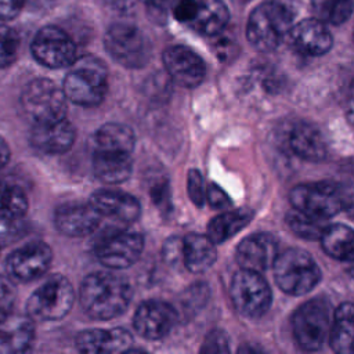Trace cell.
Listing matches in <instances>:
<instances>
[{"label":"cell","instance_id":"16","mask_svg":"<svg viewBox=\"0 0 354 354\" xmlns=\"http://www.w3.org/2000/svg\"><path fill=\"white\" fill-rule=\"evenodd\" d=\"M285 39L295 51L307 57L324 55L333 44L332 33L317 18H307L292 25Z\"/></svg>","mask_w":354,"mask_h":354},{"label":"cell","instance_id":"27","mask_svg":"<svg viewBox=\"0 0 354 354\" xmlns=\"http://www.w3.org/2000/svg\"><path fill=\"white\" fill-rule=\"evenodd\" d=\"M136 144L134 131L123 123L109 122L102 124L94 134V151L133 153Z\"/></svg>","mask_w":354,"mask_h":354},{"label":"cell","instance_id":"19","mask_svg":"<svg viewBox=\"0 0 354 354\" xmlns=\"http://www.w3.org/2000/svg\"><path fill=\"white\" fill-rule=\"evenodd\" d=\"M29 140L39 152L59 155L69 151L75 144L76 129L66 118L53 123L33 124Z\"/></svg>","mask_w":354,"mask_h":354},{"label":"cell","instance_id":"12","mask_svg":"<svg viewBox=\"0 0 354 354\" xmlns=\"http://www.w3.org/2000/svg\"><path fill=\"white\" fill-rule=\"evenodd\" d=\"M144 249V236L137 231L120 230L104 235L95 245V256L106 268L122 270L133 266Z\"/></svg>","mask_w":354,"mask_h":354},{"label":"cell","instance_id":"38","mask_svg":"<svg viewBox=\"0 0 354 354\" xmlns=\"http://www.w3.org/2000/svg\"><path fill=\"white\" fill-rule=\"evenodd\" d=\"M206 202L213 209H217V210H227L232 205L227 192L216 183H210L209 187L206 188Z\"/></svg>","mask_w":354,"mask_h":354},{"label":"cell","instance_id":"29","mask_svg":"<svg viewBox=\"0 0 354 354\" xmlns=\"http://www.w3.org/2000/svg\"><path fill=\"white\" fill-rule=\"evenodd\" d=\"M353 304L342 303L333 313V321L329 329V343L335 353L351 354L353 343Z\"/></svg>","mask_w":354,"mask_h":354},{"label":"cell","instance_id":"30","mask_svg":"<svg viewBox=\"0 0 354 354\" xmlns=\"http://www.w3.org/2000/svg\"><path fill=\"white\" fill-rule=\"evenodd\" d=\"M324 252L336 260L353 259V230L346 224H328L319 239Z\"/></svg>","mask_w":354,"mask_h":354},{"label":"cell","instance_id":"25","mask_svg":"<svg viewBox=\"0 0 354 354\" xmlns=\"http://www.w3.org/2000/svg\"><path fill=\"white\" fill-rule=\"evenodd\" d=\"M183 260L191 272H205L217 260L216 243L207 235L188 234L183 239Z\"/></svg>","mask_w":354,"mask_h":354},{"label":"cell","instance_id":"31","mask_svg":"<svg viewBox=\"0 0 354 354\" xmlns=\"http://www.w3.org/2000/svg\"><path fill=\"white\" fill-rule=\"evenodd\" d=\"M29 201L22 188L0 181V220L15 221L28 212Z\"/></svg>","mask_w":354,"mask_h":354},{"label":"cell","instance_id":"8","mask_svg":"<svg viewBox=\"0 0 354 354\" xmlns=\"http://www.w3.org/2000/svg\"><path fill=\"white\" fill-rule=\"evenodd\" d=\"M106 53L122 66L137 69L151 58V43L147 36L131 24L116 22L104 36Z\"/></svg>","mask_w":354,"mask_h":354},{"label":"cell","instance_id":"26","mask_svg":"<svg viewBox=\"0 0 354 354\" xmlns=\"http://www.w3.org/2000/svg\"><path fill=\"white\" fill-rule=\"evenodd\" d=\"M230 21L228 7L223 0H202L192 21L188 24L203 36L220 35Z\"/></svg>","mask_w":354,"mask_h":354},{"label":"cell","instance_id":"5","mask_svg":"<svg viewBox=\"0 0 354 354\" xmlns=\"http://www.w3.org/2000/svg\"><path fill=\"white\" fill-rule=\"evenodd\" d=\"M21 106L33 124L53 123L66 118L68 104L62 87L46 77L30 80L21 93Z\"/></svg>","mask_w":354,"mask_h":354},{"label":"cell","instance_id":"39","mask_svg":"<svg viewBox=\"0 0 354 354\" xmlns=\"http://www.w3.org/2000/svg\"><path fill=\"white\" fill-rule=\"evenodd\" d=\"M198 6H199L198 0H177L173 4L171 11L177 21L188 25L192 21V18L195 17V14L198 11Z\"/></svg>","mask_w":354,"mask_h":354},{"label":"cell","instance_id":"17","mask_svg":"<svg viewBox=\"0 0 354 354\" xmlns=\"http://www.w3.org/2000/svg\"><path fill=\"white\" fill-rule=\"evenodd\" d=\"M278 254V239L270 232H254L236 246L235 259L241 268L263 272L272 266Z\"/></svg>","mask_w":354,"mask_h":354},{"label":"cell","instance_id":"1","mask_svg":"<svg viewBox=\"0 0 354 354\" xmlns=\"http://www.w3.org/2000/svg\"><path fill=\"white\" fill-rule=\"evenodd\" d=\"M129 281L115 272L97 271L80 283L79 301L83 311L94 319H112L122 315L131 300Z\"/></svg>","mask_w":354,"mask_h":354},{"label":"cell","instance_id":"34","mask_svg":"<svg viewBox=\"0 0 354 354\" xmlns=\"http://www.w3.org/2000/svg\"><path fill=\"white\" fill-rule=\"evenodd\" d=\"M19 43V36L12 28L0 25V69L7 68L15 62Z\"/></svg>","mask_w":354,"mask_h":354},{"label":"cell","instance_id":"20","mask_svg":"<svg viewBox=\"0 0 354 354\" xmlns=\"http://www.w3.org/2000/svg\"><path fill=\"white\" fill-rule=\"evenodd\" d=\"M88 203L101 214L119 223H134L141 214V205L133 195L119 189H98Z\"/></svg>","mask_w":354,"mask_h":354},{"label":"cell","instance_id":"41","mask_svg":"<svg viewBox=\"0 0 354 354\" xmlns=\"http://www.w3.org/2000/svg\"><path fill=\"white\" fill-rule=\"evenodd\" d=\"M148 12L153 17H165L177 0H141Z\"/></svg>","mask_w":354,"mask_h":354},{"label":"cell","instance_id":"7","mask_svg":"<svg viewBox=\"0 0 354 354\" xmlns=\"http://www.w3.org/2000/svg\"><path fill=\"white\" fill-rule=\"evenodd\" d=\"M332 310L325 299L315 297L303 303L292 317L296 343L306 351L319 350L330 329Z\"/></svg>","mask_w":354,"mask_h":354},{"label":"cell","instance_id":"24","mask_svg":"<svg viewBox=\"0 0 354 354\" xmlns=\"http://www.w3.org/2000/svg\"><path fill=\"white\" fill-rule=\"evenodd\" d=\"M94 176L105 184H120L129 180L133 171L131 155L120 152L94 151L93 155Z\"/></svg>","mask_w":354,"mask_h":354},{"label":"cell","instance_id":"11","mask_svg":"<svg viewBox=\"0 0 354 354\" xmlns=\"http://www.w3.org/2000/svg\"><path fill=\"white\" fill-rule=\"evenodd\" d=\"M33 58L43 66L59 69L69 66L77 57L76 44L61 28L48 25L41 28L30 44Z\"/></svg>","mask_w":354,"mask_h":354},{"label":"cell","instance_id":"23","mask_svg":"<svg viewBox=\"0 0 354 354\" xmlns=\"http://www.w3.org/2000/svg\"><path fill=\"white\" fill-rule=\"evenodd\" d=\"M292 152L307 162H321L328 155V145L319 129L310 123L296 124L288 138Z\"/></svg>","mask_w":354,"mask_h":354},{"label":"cell","instance_id":"43","mask_svg":"<svg viewBox=\"0 0 354 354\" xmlns=\"http://www.w3.org/2000/svg\"><path fill=\"white\" fill-rule=\"evenodd\" d=\"M104 4H106L109 8L119 11V12H127L131 11L136 6L137 0H101Z\"/></svg>","mask_w":354,"mask_h":354},{"label":"cell","instance_id":"2","mask_svg":"<svg viewBox=\"0 0 354 354\" xmlns=\"http://www.w3.org/2000/svg\"><path fill=\"white\" fill-rule=\"evenodd\" d=\"M62 91L76 105H100L108 91L106 65L94 55L76 57L64 79Z\"/></svg>","mask_w":354,"mask_h":354},{"label":"cell","instance_id":"13","mask_svg":"<svg viewBox=\"0 0 354 354\" xmlns=\"http://www.w3.org/2000/svg\"><path fill=\"white\" fill-rule=\"evenodd\" d=\"M53 261L51 248L41 241L26 243L7 257L8 275L19 282H30L44 275Z\"/></svg>","mask_w":354,"mask_h":354},{"label":"cell","instance_id":"14","mask_svg":"<svg viewBox=\"0 0 354 354\" xmlns=\"http://www.w3.org/2000/svg\"><path fill=\"white\" fill-rule=\"evenodd\" d=\"M166 72L174 83L185 88L199 86L206 76L203 59L185 46H170L162 55Z\"/></svg>","mask_w":354,"mask_h":354},{"label":"cell","instance_id":"33","mask_svg":"<svg viewBox=\"0 0 354 354\" xmlns=\"http://www.w3.org/2000/svg\"><path fill=\"white\" fill-rule=\"evenodd\" d=\"M317 19L324 24L342 25L351 17L353 0H311Z\"/></svg>","mask_w":354,"mask_h":354},{"label":"cell","instance_id":"40","mask_svg":"<svg viewBox=\"0 0 354 354\" xmlns=\"http://www.w3.org/2000/svg\"><path fill=\"white\" fill-rule=\"evenodd\" d=\"M26 0H0V21L14 19L24 8Z\"/></svg>","mask_w":354,"mask_h":354},{"label":"cell","instance_id":"42","mask_svg":"<svg viewBox=\"0 0 354 354\" xmlns=\"http://www.w3.org/2000/svg\"><path fill=\"white\" fill-rule=\"evenodd\" d=\"M152 194V201L156 203L159 207H165L166 202H169V185L166 181H162L159 184H153L151 188Z\"/></svg>","mask_w":354,"mask_h":354},{"label":"cell","instance_id":"44","mask_svg":"<svg viewBox=\"0 0 354 354\" xmlns=\"http://www.w3.org/2000/svg\"><path fill=\"white\" fill-rule=\"evenodd\" d=\"M10 158H11V149L7 141L0 136V170L10 162Z\"/></svg>","mask_w":354,"mask_h":354},{"label":"cell","instance_id":"3","mask_svg":"<svg viewBox=\"0 0 354 354\" xmlns=\"http://www.w3.org/2000/svg\"><path fill=\"white\" fill-rule=\"evenodd\" d=\"M292 25L293 11L290 7L277 0H267L250 12L246 39L257 51L268 53L282 43Z\"/></svg>","mask_w":354,"mask_h":354},{"label":"cell","instance_id":"21","mask_svg":"<svg viewBox=\"0 0 354 354\" xmlns=\"http://www.w3.org/2000/svg\"><path fill=\"white\" fill-rule=\"evenodd\" d=\"M75 346L80 353L111 354L124 353L133 346V336L123 328L86 329L76 339Z\"/></svg>","mask_w":354,"mask_h":354},{"label":"cell","instance_id":"35","mask_svg":"<svg viewBox=\"0 0 354 354\" xmlns=\"http://www.w3.org/2000/svg\"><path fill=\"white\" fill-rule=\"evenodd\" d=\"M187 194L196 207H202L206 202V185L198 169H191L187 173Z\"/></svg>","mask_w":354,"mask_h":354},{"label":"cell","instance_id":"15","mask_svg":"<svg viewBox=\"0 0 354 354\" xmlns=\"http://www.w3.org/2000/svg\"><path fill=\"white\" fill-rule=\"evenodd\" d=\"M177 319L178 317L173 306L153 299L138 306L133 318V326L141 337L158 340L173 330Z\"/></svg>","mask_w":354,"mask_h":354},{"label":"cell","instance_id":"36","mask_svg":"<svg viewBox=\"0 0 354 354\" xmlns=\"http://www.w3.org/2000/svg\"><path fill=\"white\" fill-rule=\"evenodd\" d=\"M17 300V290L12 281L0 274V321L7 318L12 311Z\"/></svg>","mask_w":354,"mask_h":354},{"label":"cell","instance_id":"28","mask_svg":"<svg viewBox=\"0 0 354 354\" xmlns=\"http://www.w3.org/2000/svg\"><path fill=\"white\" fill-rule=\"evenodd\" d=\"M254 213L250 209L225 210L210 220L207 224V236L214 243H224L241 230H243L253 218Z\"/></svg>","mask_w":354,"mask_h":354},{"label":"cell","instance_id":"9","mask_svg":"<svg viewBox=\"0 0 354 354\" xmlns=\"http://www.w3.org/2000/svg\"><path fill=\"white\" fill-rule=\"evenodd\" d=\"M230 297L235 310L246 318L263 317L272 301V293L260 272L241 268L232 277Z\"/></svg>","mask_w":354,"mask_h":354},{"label":"cell","instance_id":"4","mask_svg":"<svg viewBox=\"0 0 354 354\" xmlns=\"http://www.w3.org/2000/svg\"><path fill=\"white\" fill-rule=\"evenodd\" d=\"M274 278L279 289L292 296H303L313 290L321 281V270L308 252L290 248L277 254Z\"/></svg>","mask_w":354,"mask_h":354},{"label":"cell","instance_id":"18","mask_svg":"<svg viewBox=\"0 0 354 354\" xmlns=\"http://www.w3.org/2000/svg\"><path fill=\"white\" fill-rule=\"evenodd\" d=\"M101 223V214L87 202H69L58 206L54 213L55 228L68 236H86Z\"/></svg>","mask_w":354,"mask_h":354},{"label":"cell","instance_id":"10","mask_svg":"<svg viewBox=\"0 0 354 354\" xmlns=\"http://www.w3.org/2000/svg\"><path fill=\"white\" fill-rule=\"evenodd\" d=\"M289 201L293 209L307 214L329 220L344 209V194L342 189L328 181L299 184L289 192Z\"/></svg>","mask_w":354,"mask_h":354},{"label":"cell","instance_id":"6","mask_svg":"<svg viewBox=\"0 0 354 354\" xmlns=\"http://www.w3.org/2000/svg\"><path fill=\"white\" fill-rule=\"evenodd\" d=\"M75 299L76 293L71 281L61 274H54L29 296L26 314L33 321H58L69 314Z\"/></svg>","mask_w":354,"mask_h":354},{"label":"cell","instance_id":"32","mask_svg":"<svg viewBox=\"0 0 354 354\" xmlns=\"http://www.w3.org/2000/svg\"><path fill=\"white\" fill-rule=\"evenodd\" d=\"M286 224L289 228L300 238L307 241H318L325 227L328 225V220L319 218L297 209H292L286 213Z\"/></svg>","mask_w":354,"mask_h":354},{"label":"cell","instance_id":"37","mask_svg":"<svg viewBox=\"0 0 354 354\" xmlns=\"http://www.w3.org/2000/svg\"><path fill=\"white\" fill-rule=\"evenodd\" d=\"M228 351H230L228 339L223 330L209 332L201 347V353H228Z\"/></svg>","mask_w":354,"mask_h":354},{"label":"cell","instance_id":"22","mask_svg":"<svg viewBox=\"0 0 354 354\" xmlns=\"http://www.w3.org/2000/svg\"><path fill=\"white\" fill-rule=\"evenodd\" d=\"M35 342V324L28 314L14 311L0 321V354H19L30 350Z\"/></svg>","mask_w":354,"mask_h":354}]
</instances>
